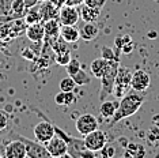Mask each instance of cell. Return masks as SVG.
Returning a JSON list of instances; mask_svg holds the SVG:
<instances>
[{
    "label": "cell",
    "mask_w": 159,
    "mask_h": 158,
    "mask_svg": "<svg viewBox=\"0 0 159 158\" xmlns=\"http://www.w3.org/2000/svg\"><path fill=\"white\" fill-rule=\"evenodd\" d=\"M131 79H132V72L128 67L120 66L116 75V82H114V89L113 94L117 98H121L122 95H125L131 89Z\"/></svg>",
    "instance_id": "277c9868"
},
{
    "label": "cell",
    "mask_w": 159,
    "mask_h": 158,
    "mask_svg": "<svg viewBox=\"0 0 159 158\" xmlns=\"http://www.w3.org/2000/svg\"><path fill=\"white\" fill-rule=\"evenodd\" d=\"M98 120L97 117L91 113H84L82 116H79L75 121V127H76V131L80 135H87L90 132L98 130Z\"/></svg>",
    "instance_id": "8992f818"
},
{
    "label": "cell",
    "mask_w": 159,
    "mask_h": 158,
    "mask_svg": "<svg viewBox=\"0 0 159 158\" xmlns=\"http://www.w3.org/2000/svg\"><path fill=\"white\" fill-rule=\"evenodd\" d=\"M67 72L70 77H74V75L78 74V71L80 70V63H79V60H75V59H71V62L67 64Z\"/></svg>",
    "instance_id": "1f68e13d"
},
{
    "label": "cell",
    "mask_w": 159,
    "mask_h": 158,
    "mask_svg": "<svg viewBox=\"0 0 159 158\" xmlns=\"http://www.w3.org/2000/svg\"><path fill=\"white\" fill-rule=\"evenodd\" d=\"M146 156V149L143 145L139 143H128L125 146L124 157H131V158H142Z\"/></svg>",
    "instance_id": "ffe728a7"
},
{
    "label": "cell",
    "mask_w": 159,
    "mask_h": 158,
    "mask_svg": "<svg viewBox=\"0 0 159 158\" xmlns=\"http://www.w3.org/2000/svg\"><path fill=\"white\" fill-rule=\"evenodd\" d=\"M74 81L76 82V86H84V85H89L90 82H91V78H90V75L86 72V71H83L82 68L78 71L76 75H74Z\"/></svg>",
    "instance_id": "f546056e"
},
{
    "label": "cell",
    "mask_w": 159,
    "mask_h": 158,
    "mask_svg": "<svg viewBox=\"0 0 159 158\" xmlns=\"http://www.w3.org/2000/svg\"><path fill=\"white\" fill-rule=\"evenodd\" d=\"M60 27H61V23H60L59 18H52L49 21H45L44 22V30H45L44 41H48L52 45V42L60 35Z\"/></svg>",
    "instance_id": "4fadbf2b"
},
{
    "label": "cell",
    "mask_w": 159,
    "mask_h": 158,
    "mask_svg": "<svg viewBox=\"0 0 159 158\" xmlns=\"http://www.w3.org/2000/svg\"><path fill=\"white\" fill-rule=\"evenodd\" d=\"M38 3V0H25V6H26V8H30V7L35 6Z\"/></svg>",
    "instance_id": "f35d334b"
},
{
    "label": "cell",
    "mask_w": 159,
    "mask_h": 158,
    "mask_svg": "<svg viewBox=\"0 0 159 158\" xmlns=\"http://www.w3.org/2000/svg\"><path fill=\"white\" fill-rule=\"evenodd\" d=\"M56 8L57 7L53 4L50 0H45V2L41 3L39 6V11H41V18H42V22L45 21H49L52 18H59V15H56Z\"/></svg>",
    "instance_id": "d6986e66"
},
{
    "label": "cell",
    "mask_w": 159,
    "mask_h": 158,
    "mask_svg": "<svg viewBox=\"0 0 159 158\" xmlns=\"http://www.w3.org/2000/svg\"><path fill=\"white\" fill-rule=\"evenodd\" d=\"M117 108H118V101H106V100H105L99 106V113L105 120H110V118L114 116Z\"/></svg>",
    "instance_id": "ac0fdd59"
},
{
    "label": "cell",
    "mask_w": 159,
    "mask_h": 158,
    "mask_svg": "<svg viewBox=\"0 0 159 158\" xmlns=\"http://www.w3.org/2000/svg\"><path fill=\"white\" fill-rule=\"evenodd\" d=\"M118 67H120V60H110L107 63V67L105 70L103 75L101 77V90H99V101L102 102L110 94H113L116 75H117Z\"/></svg>",
    "instance_id": "3957f363"
},
{
    "label": "cell",
    "mask_w": 159,
    "mask_h": 158,
    "mask_svg": "<svg viewBox=\"0 0 159 158\" xmlns=\"http://www.w3.org/2000/svg\"><path fill=\"white\" fill-rule=\"evenodd\" d=\"M151 121H152V125H157V127H159V113L154 114L152 118H151Z\"/></svg>",
    "instance_id": "ab89813d"
},
{
    "label": "cell",
    "mask_w": 159,
    "mask_h": 158,
    "mask_svg": "<svg viewBox=\"0 0 159 158\" xmlns=\"http://www.w3.org/2000/svg\"><path fill=\"white\" fill-rule=\"evenodd\" d=\"M80 19V12L76 7L64 4L59 11V21L61 25H76Z\"/></svg>",
    "instance_id": "8fae6325"
},
{
    "label": "cell",
    "mask_w": 159,
    "mask_h": 158,
    "mask_svg": "<svg viewBox=\"0 0 159 158\" xmlns=\"http://www.w3.org/2000/svg\"><path fill=\"white\" fill-rule=\"evenodd\" d=\"M143 102H144V95L140 91L133 90L132 93H126L125 95H122L120 102H118V108H117V110H116L114 116L110 118L109 127H113L118 121L133 116V114L142 108Z\"/></svg>",
    "instance_id": "6da1fadb"
},
{
    "label": "cell",
    "mask_w": 159,
    "mask_h": 158,
    "mask_svg": "<svg viewBox=\"0 0 159 158\" xmlns=\"http://www.w3.org/2000/svg\"><path fill=\"white\" fill-rule=\"evenodd\" d=\"M26 6H25V0H14L11 6V12H10V18L14 19H22L26 12Z\"/></svg>",
    "instance_id": "44dd1931"
},
{
    "label": "cell",
    "mask_w": 159,
    "mask_h": 158,
    "mask_svg": "<svg viewBox=\"0 0 159 158\" xmlns=\"http://www.w3.org/2000/svg\"><path fill=\"white\" fill-rule=\"evenodd\" d=\"M150 85H151V77L144 70H137L135 72H132V79H131L132 90L144 93L150 87Z\"/></svg>",
    "instance_id": "30bf717a"
},
{
    "label": "cell",
    "mask_w": 159,
    "mask_h": 158,
    "mask_svg": "<svg viewBox=\"0 0 159 158\" xmlns=\"http://www.w3.org/2000/svg\"><path fill=\"white\" fill-rule=\"evenodd\" d=\"M155 2H157V0H155Z\"/></svg>",
    "instance_id": "b9f144b4"
},
{
    "label": "cell",
    "mask_w": 159,
    "mask_h": 158,
    "mask_svg": "<svg viewBox=\"0 0 159 158\" xmlns=\"http://www.w3.org/2000/svg\"><path fill=\"white\" fill-rule=\"evenodd\" d=\"M26 37L30 40L31 42H41L45 37V30H44V22L38 23H31L27 25L26 27Z\"/></svg>",
    "instance_id": "5bb4252c"
},
{
    "label": "cell",
    "mask_w": 159,
    "mask_h": 158,
    "mask_svg": "<svg viewBox=\"0 0 159 158\" xmlns=\"http://www.w3.org/2000/svg\"><path fill=\"white\" fill-rule=\"evenodd\" d=\"M33 132H34L35 141L42 143V145H46V143L56 135L55 127H53V124H50L49 121H41V123H38L34 127Z\"/></svg>",
    "instance_id": "ba28073f"
},
{
    "label": "cell",
    "mask_w": 159,
    "mask_h": 158,
    "mask_svg": "<svg viewBox=\"0 0 159 158\" xmlns=\"http://www.w3.org/2000/svg\"><path fill=\"white\" fill-rule=\"evenodd\" d=\"M22 56H23V57H26V59H29V60L35 59V56L33 55V51H31L30 48H25V52L22 53Z\"/></svg>",
    "instance_id": "74e56055"
},
{
    "label": "cell",
    "mask_w": 159,
    "mask_h": 158,
    "mask_svg": "<svg viewBox=\"0 0 159 158\" xmlns=\"http://www.w3.org/2000/svg\"><path fill=\"white\" fill-rule=\"evenodd\" d=\"M38 2H39V3H42V2H45V0H38Z\"/></svg>",
    "instance_id": "60d3db41"
},
{
    "label": "cell",
    "mask_w": 159,
    "mask_h": 158,
    "mask_svg": "<svg viewBox=\"0 0 159 158\" xmlns=\"http://www.w3.org/2000/svg\"><path fill=\"white\" fill-rule=\"evenodd\" d=\"M79 33H80L82 40H84V41H93V40H95L98 37L99 27L94 22H86L84 26L79 30Z\"/></svg>",
    "instance_id": "2e32d148"
},
{
    "label": "cell",
    "mask_w": 159,
    "mask_h": 158,
    "mask_svg": "<svg viewBox=\"0 0 159 158\" xmlns=\"http://www.w3.org/2000/svg\"><path fill=\"white\" fill-rule=\"evenodd\" d=\"M46 150L49 151V156L53 157V158H60V157H66L68 154V147H67V143L64 141L61 136L59 135H55L50 141L45 145Z\"/></svg>",
    "instance_id": "9c48e42d"
},
{
    "label": "cell",
    "mask_w": 159,
    "mask_h": 158,
    "mask_svg": "<svg viewBox=\"0 0 159 158\" xmlns=\"http://www.w3.org/2000/svg\"><path fill=\"white\" fill-rule=\"evenodd\" d=\"M11 135L14 138L23 142L25 147H26V157L27 158H49L50 157L45 145H42V143H39L37 141L33 142V141H30V139H27L26 136L15 134V132H11Z\"/></svg>",
    "instance_id": "5b68a950"
},
{
    "label": "cell",
    "mask_w": 159,
    "mask_h": 158,
    "mask_svg": "<svg viewBox=\"0 0 159 158\" xmlns=\"http://www.w3.org/2000/svg\"><path fill=\"white\" fill-rule=\"evenodd\" d=\"M60 37L64 38L68 44H74V42H78L79 38H80V33L75 25H61L60 27Z\"/></svg>",
    "instance_id": "9a60e30c"
},
{
    "label": "cell",
    "mask_w": 159,
    "mask_h": 158,
    "mask_svg": "<svg viewBox=\"0 0 159 158\" xmlns=\"http://www.w3.org/2000/svg\"><path fill=\"white\" fill-rule=\"evenodd\" d=\"M12 2L14 0H0V23H6L12 21L10 18Z\"/></svg>",
    "instance_id": "cb8c5ba5"
},
{
    "label": "cell",
    "mask_w": 159,
    "mask_h": 158,
    "mask_svg": "<svg viewBox=\"0 0 159 158\" xmlns=\"http://www.w3.org/2000/svg\"><path fill=\"white\" fill-rule=\"evenodd\" d=\"M84 145L86 147L90 150V151H94V153H98L102 147L107 143V138H106V134L103 131H101L99 128L90 134L84 135Z\"/></svg>",
    "instance_id": "52a82bcc"
},
{
    "label": "cell",
    "mask_w": 159,
    "mask_h": 158,
    "mask_svg": "<svg viewBox=\"0 0 159 158\" xmlns=\"http://www.w3.org/2000/svg\"><path fill=\"white\" fill-rule=\"evenodd\" d=\"M8 127V113L0 109V134Z\"/></svg>",
    "instance_id": "e575fe53"
},
{
    "label": "cell",
    "mask_w": 159,
    "mask_h": 158,
    "mask_svg": "<svg viewBox=\"0 0 159 158\" xmlns=\"http://www.w3.org/2000/svg\"><path fill=\"white\" fill-rule=\"evenodd\" d=\"M79 12H80V18L84 22H95L99 16L101 10L99 8H94V7H90L87 4L83 3L82 7L79 8Z\"/></svg>",
    "instance_id": "e0dca14e"
},
{
    "label": "cell",
    "mask_w": 159,
    "mask_h": 158,
    "mask_svg": "<svg viewBox=\"0 0 159 158\" xmlns=\"http://www.w3.org/2000/svg\"><path fill=\"white\" fill-rule=\"evenodd\" d=\"M25 22L27 25H31V23H38V22H42V18H41V11H39V6H33L30 8L26 10L25 12Z\"/></svg>",
    "instance_id": "7402d4cb"
},
{
    "label": "cell",
    "mask_w": 159,
    "mask_h": 158,
    "mask_svg": "<svg viewBox=\"0 0 159 158\" xmlns=\"http://www.w3.org/2000/svg\"><path fill=\"white\" fill-rule=\"evenodd\" d=\"M107 60H105L103 57H99V59H95L94 62L91 63V66H90V70H91V74L94 75L95 78L101 79V77L103 75L105 70H106L107 67Z\"/></svg>",
    "instance_id": "603a6c76"
},
{
    "label": "cell",
    "mask_w": 159,
    "mask_h": 158,
    "mask_svg": "<svg viewBox=\"0 0 159 158\" xmlns=\"http://www.w3.org/2000/svg\"><path fill=\"white\" fill-rule=\"evenodd\" d=\"M83 3L90 6V7H94V8H99L101 10L105 6L106 0H83Z\"/></svg>",
    "instance_id": "d590c367"
},
{
    "label": "cell",
    "mask_w": 159,
    "mask_h": 158,
    "mask_svg": "<svg viewBox=\"0 0 159 158\" xmlns=\"http://www.w3.org/2000/svg\"><path fill=\"white\" fill-rule=\"evenodd\" d=\"M131 41H132L131 35L125 34V35H121V37H117V38H116V40H114V45H116V48L121 51L122 46H124L125 44H128V42H131Z\"/></svg>",
    "instance_id": "836d02e7"
},
{
    "label": "cell",
    "mask_w": 159,
    "mask_h": 158,
    "mask_svg": "<svg viewBox=\"0 0 159 158\" xmlns=\"http://www.w3.org/2000/svg\"><path fill=\"white\" fill-rule=\"evenodd\" d=\"M146 139L150 145L152 146H158L159 145V127L152 125V127L148 128L147 134H146Z\"/></svg>",
    "instance_id": "484cf974"
},
{
    "label": "cell",
    "mask_w": 159,
    "mask_h": 158,
    "mask_svg": "<svg viewBox=\"0 0 159 158\" xmlns=\"http://www.w3.org/2000/svg\"><path fill=\"white\" fill-rule=\"evenodd\" d=\"M75 101H76V97H75L74 91H61L55 97L56 105H72Z\"/></svg>",
    "instance_id": "d4e9b609"
},
{
    "label": "cell",
    "mask_w": 159,
    "mask_h": 158,
    "mask_svg": "<svg viewBox=\"0 0 159 158\" xmlns=\"http://www.w3.org/2000/svg\"><path fill=\"white\" fill-rule=\"evenodd\" d=\"M120 49H117V52H114L109 46H102L101 49V57H103L105 60L110 62V60H120Z\"/></svg>",
    "instance_id": "4316f807"
},
{
    "label": "cell",
    "mask_w": 159,
    "mask_h": 158,
    "mask_svg": "<svg viewBox=\"0 0 159 158\" xmlns=\"http://www.w3.org/2000/svg\"><path fill=\"white\" fill-rule=\"evenodd\" d=\"M6 158H26V147L23 142L14 138V141L8 142L4 147Z\"/></svg>",
    "instance_id": "7c38bea8"
},
{
    "label": "cell",
    "mask_w": 159,
    "mask_h": 158,
    "mask_svg": "<svg viewBox=\"0 0 159 158\" xmlns=\"http://www.w3.org/2000/svg\"><path fill=\"white\" fill-rule=\"evenodd\" d=\"M53 127H55L56 134L66 141L67 147H68V154H67L68 157H72V158H93V157H95V153L90 151L87 147H86L84 139L74 138V136L67 134L66 131H63L60 127H57L55 124H53Z\"/></svg>",
    "instance_id": "7a4b0ae2"
},
{
    "label": "cell",
    "mask_w": 159,
    "mask_h": 158,
    "mask_svg": "<svg viewBox=\"0 0 159 158\" xmlns=\"http://www.w3.org/2000/svg\"><path fill=\"white\" fill-rule=\"evenodd\" d=\"M99 154H101V157H103V158H111V157H114V154H116V149H114V146L106 143V145L99 150Z\"/></svg>",
    "instance_id": "d6a6232c"
},
{
    "label": "cell",
    "mask_w": 159,
    "mask_h": 158,
    "mask_svg": "<svg viewBox=\"0 0 159 158\" xmlns=\"http://www.w3.org/2000/svg\"><path fill=\"white\" fill-rule=\"evenodd\" d=\"M133 46H135V45H133V41L128 42V44H125L121 48V52L125 53V55H129V53H132V51H133Z\"/></svg>",
    "instance_id": "8d00e7d4"
},
{
    "label": "cell",
    "mask_w": 159,
    "mask_h": 158,
    "mask_svg": "<svg viewBox=\"0 0 159 158\" xmlns=\"http://www.w3.org/2000/svg\"><path fill=\"white\" fill-rule=\"evenodd\" d=\"M71 51H67V52H61V53H56L55 55V62L59 64V66H63L66 67L68 63L71 62Z\"/></svg>",
    "instance_id": "4dcf8cb0"
},
{
    "label": "cell",
    "mask_w": 159,
    "mask_h": 158,
    "mask_svg": "<svg viewBox=\"0 0 159 158\" xmlns=\"http://www.w3.org/2000/svg\"><path fill=\"white\" fill-rule=\"evenodd\" d=\"M75 87H76V82L74 81V78L72 77H66V78H63L60 81V90L61 91H74L75 90Z\"/></svg>",
    "instance_id": "f1b7e54d"
},
{
    "label": "cell",
    "mask_w": 159,
    "mask_h": 158,
    "mask_svg": "<svg viewBox=\"0 0 159 158\" xmlns=\"http://www.w3.org/2000/svg\"><path fill=\"white\" fill-rule=\"evenodd\" d=\"M52 49H53V52H55V55H56V53H61V52L70 51V46H68V42L66 41V40L61 38L59 35V37H57L55 41L52 42Z\"/></svg>",
    "instance_id": "83f0119b"
}]
</instances>
